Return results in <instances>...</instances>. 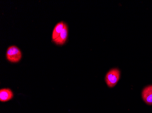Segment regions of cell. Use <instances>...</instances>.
<instances>
[{
	"mask_svg": "<svg viewBox=\"0 0 152 113\" xmlns=\"http://www.w3.org/2000/svg\"><path fill=\"white\" fill-rule=\"evenodd\" d=\"M142 96L146 104L152 105V85L148 86L143 89Z\"/></svg>",
	"mask_w": 152,
	"mask_h": 113,
	"instance_id": "obj_3",
	"label": "cell"
},
{
	"mask_svg": "<svg viewBox=\"0 0 152 113\" xmlns=\"http://www.w3.org/2000/svg\"><path fill=\"white\" fill-rule=\"evenodd\" d=\"M120 77V72L119 69L113 68L110 70L105 76V81L107 85L110 88L116 86Z\"/></svg>",
	"mask_w": 152,
	"mask_h": 113,
	"instance_id": "obj_1",
	"label": "cell"
},
{
	"mask_svg": "<svg viewBox=\"0 0 152 113\" xmlns=\"http://www.w3.org/2000/svg\"><path fill=\"white\" fill-rule=\"evenodd\" d=\"M22 57V52L19 48L16 46H11L7 49L6 58L9 62L18 63L21 59Z\"/></svg>",
	"mask_w": 152,
	"mask_h": 113,
	"instance_id": "obj_2",
	"label": "cell"
},
{
	"mask_svg": "<svg viewBox=\"0 0 152 113\" xmlns=\"http://www.w3.org/2000/svg\"><path fill=\"white\" fill-rule=\"evenodd\" d=\"M65 24V23L64 22H61L57 23L56 26H55L53 30V34H52V40L53 41L57 39L59 36V35H60L61 31L64 29Z\"/></svg>",
	"mask_w": 152,
	"mask_h": 113,
	"instance_id": "obj_6",
	"label": "cell"
},
{
	"mask_svg": "<svg viewBox=\"0 0 152 113\" xmlns=\"http://www.w3.org/2000/svg\"><path fill=\"white\" fill-rule=\"evenodd\" d=\"M67 37H68V27L67 24H65L64 29L60 35H59V36L53 42L57 45H62L66 43L67 40Z\"/></svg>",
	"mask_w": 152,
	"mask_h": 113,
	"instance_id": "obj_4",
	"label": "cell"
},
{
	"mask_svg": "<svg viewBox=\"0 0 152 113\" xmlns=\"http://www.w3.org/2000/svg\"><path fill=\"white\" fill-rule=\"evenodd\" d=\"M14 94L11 89L4 88L0 90V101L6 102L12 100Z\"/></svg>",
	"mask_w": 152,
	"mask_h": 113,
	"instance_id": "obj_5",
	"label": "cell"
}]
</instances>
